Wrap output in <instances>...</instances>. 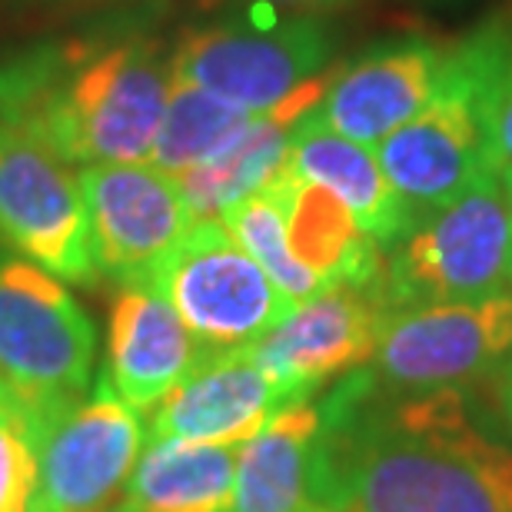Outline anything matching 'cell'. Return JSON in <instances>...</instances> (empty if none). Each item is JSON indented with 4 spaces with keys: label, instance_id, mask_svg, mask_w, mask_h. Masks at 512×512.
<instances>
[{
    "label": "cell",
    "instance_id": "28",
    "mask_svg": "<svg viewBox=\"0 0 512 512\" xmlns=\"http://www.w3.org/2000/svg\"><path fill=\"white\" fill-rule=\"evenodd\" d=\"M310 512H340V509H330V506H313Z\"/></svg>",
    "mask_w": 512,
    "mask_h": 512
},
{
    "label": "cell",
    "instance_id": "14",
    "mask_svg": "<svg viewBox=\"0 0 512 512\" xmlns=\"http://www.w3.org/2000/svg\"><path fill=\"white\" fill-rule=\"evenodd\" d=\"M303 403L270 380L253 360L250 346L210 353L187 380L163 399L147 423V443L183 439V443L243 446L280 409Z\"/></svg>",
    "mask_w": 512,
    "mask_h": 512
},
{
    "label": "cell",
    "instance_id": "10",
    "mask_svg": "<svg viewBox=\"0 0 512 512\" xmlns=\"http://www.w3.org/2000/svg\"><path fill=\"white\" fill-rule=\"evenodd\" d=\"M97 270L120 286L150 283L193 227L173 173L153 163H97L80 170Z\"/></svg>",
    "mask_w": 512,
    "mask_h": 512
},
{
    "label": "cell",
    "instance_id": "16",
    "mask_svg": "<svg viewBox=\"0 0 512 512\" xmlns=\"http://www.w3.org/2000/svg\"><path fill=\"white\" fill-rule=\"evenodd\" d=\"M330 74L333 70L306 80L283 104L253 114L210 157H203L197 167L177 173L180 193L187 200L193 220H220L223 210L233 207L237 200L266 190V183L290 163L296 127L306 114L320 107Z\"/></svg>",
    "mask_w": 512,
    "mask_h": 512
},
{
    "label": "cell",
    "instance_id": "22",
    "mask_svg": "<svg viewBox=\"0 0 512 512\" xmlns=\"http://www.w3.org/2000/svg\"><path fill=\"white\" fill-rule=\"evenodd\" d=\"M223 227L233 233V240L247 250L256 263L263 266V273L280 286V293L290 303H306L326 286L296 260L286 240V223L280 203L273 200L270 190H260L253 197L237 200L233 207L223 210Z\"/></svg>",
    "mask_w": 512,
    "mask_h": 512
},
{
    "label": "cell",
    "instance_id": "12",
    "mask_svg": "<svg viewBox=\"0 0 512 512\" xmlns=\"http://www.w3.org/2000/svg\"><path fill=\"white\" fill-rule=\"evenodd\" d=\"M383 316L386 306L376 286L336 283L296 303L250 353L293 399H310L316 386L373 360Z\"/></svg>",
    "mask_w": 512,
    "mask_h": 512
},
{
    "label": "cell",
    "instance_id": "20",
    "mask_svg": "<svg viewBox=\"0 0 512 512\" xmlns=\"http://www.w3.org/2000/svg\"><path fill=\"white\" fill-rule=\"evenodd\" d=\"M240 446L147 443L124 486L117 512H223L233 493Z\"/></svg>",
    "mask_w": 512,
    "mask_h": 512
},
{
    "label": "cell",
    "instance_id": "7",
    "mask_svg": "<svg viewBox=\"0 0 512 512\" xmlns=\"http://www.w3.org/2000/svg\"><path fill=\"white\" fill-rule=\"evenodd\" d=\"M333 37L316 17L273 24H210L180 37L170 57L173 77L263 114L330 64Z\"/></svg>",
    "mask_w": 512,
    "mask_h": 512
},
{
    "label": "cell",
    "instance_id": "11",
    "mask_svg": "<svg viewBox=\"0 0 512 512\" xmlns=\"http://www.w3.org/2000/svg\"><path fill=\"white\" fill-rule=\"evenodd\" d=\"M147 443L137 409L100 380L90 403L64 409L47 426L27 512H104L127 486Z\"/></svg>",
    "mask_w": 512,
    "mask_h": 512
},
{
    "label": "cell",
    "instance_id": "26",
    "mask_svg": "<svg viewBox=\"0 0 512 512\" xmlns=\"http://www.w3.org/2000/svg\"><path fill=\"white\" fill-rule=\"evenodd\" d=\"M499 180H503L506 210H509V276H512V170H499Z\"/></svg>",
    "mask_w": 512,
    "mask_h": 512
},
{
    "label": "cell",
    "instance_id": "1",
    "mask_svg": "<svg viewBox=\"0 0 512 512\" xmlns=\"http://www.w3.org/2000/svg\"><path fill=\"white\" fill-rule=\"evenodd\" d=\"M320 506L340 512H512V453L466 396L340 376L320 403Z\"/></svg>",
    "mask_w": 512,
    "mask_h": 512
},
{
    "label": "cell",
    "instance_id": "13",
    "mask_svg": "<svg viewBox=\"0 0 512 512\" xmlns=\"http://www.w3.org/2000/svg\"><path fill=\"white\" fill-rule=\"evenodd\" d=\"M449 54L453 50L416 37L376 47L333 70L313 114L340 137L376 147L429 104Z\"/></svg>",
    "mask_w": 512,
    "mask_h": 512
},
{
    "label": "cell",
    "instance_id": "2",
    "mask_svg": "<svg viewBox=\"0 0 512 512\" xmlns=\"http://www.w3.org/2000/svg\"><path fill=\"white\" fill-rule=\"evenodd\" d=\"M173 87L157 37L90 27L0 50V124L70 167L150 160Z\"/></svg>",
    "mask_w": 512,
    "mask_h": 512
},
{
    "label": "cell",
    "instance_id": "24",
    "mask_svg": "<svg viewBox=\"0 0 512 512\" xmlns=\"http://www.w3.org/2000/svg\"><path fill=\"white\" fill-rule=\"evenodd\" d=\"M479 114L489 163L512 170V47L499 30H479Z\"/></svg>",
    "mask_w": 512,
    "mask_h": 512
},
{
    "label": "cell",
    "instance_id": "17",
    "mask_svg": "<svg viewBox=\"0 0 512 512\" xmlns=\"http://www.w3.org/2000/svg\"><path fill=\"white\" fill-rule=\"evenodd\" d=\"M320 406L280 409L240 446L233 493L223 512H310L320 506Z\"/></svg>",
    "mask_w": 512,
    "mask_h": 512
},
{
    "label": "cell",
    "instance_id": "9",
    "mask_svg": "<svg viewBox=\"0 0 512 512\" xmlns=\"http://www.w3.org/2000/svg\"><path fill=\"white\" fill-rule=\"evenodd\" d=\"M512 356V293L473 303L386 310L373 350L376 380L393 389H446L493 373Z\"/></svg>",
    "mask_w": 512,
    "mask_h": 512
},
{
    "label": "cell",
    "instance_id": "5",
    "mask_svg": "<svg viewBox=\"0 0 512 512\" xmlns=\"http://www.w3.org/2000/svg\"><path fill=\"white\" fill-rule=\"evenodd\" d=\"M207 353L253 346L296 303L233 240L223 220H193L160 270L150 276Z\"/></svg>",
    "mask_w": 512,
    "mask_h": 512
},
{
    "label": "cell",
    "instance_id": "21",
    "mask_svg": "<svg viewBox=\"0 0 512 512\" xmlns=\"http://www.w3.org/2000/svg\"><path fill=\"white\" fill-rule=\"evenodd\" d=\"M250 117L253 114H247V110L233 107L227 100L173 77L167 110H163L160 130L153 137L147 163L177 177V173L197 167L203 157H210Z\"/></svg>",
    "mask_w": 512,
    "mask_h": 512
},
{
    "label": "cell",
    "instance_id": "27",
    "mask_svg": "<svg viewBox=\"0 0 512 512\" xmlns=\"http://www.w3.org/2000/svg\"><path fill=\"white\" fill-rule=\"evenodd\" d=\"M506 413H509V426H512V356H509V376H506Z\"/></svg>",
    "mask_w": 512,
    "mask_h": 512
},
{
    "label": "cell",
    "instance_id": "29",
    "mask_svg": "<svg viewBox=\"0 0 512 512\" xmlns=\"http://www.w3.org/2000/svg\"><path fill=\"white\" fill-rule=\"evenodd\" d=\"M509 47H512V37H509Z\"/></svg>",
    "mask_w": 512,
    "mask_h": 512
},
{
    "label": "cell",
    "instance_id": "23",
    "mask_svg": "<svg viewBox=\"0 0 512 512\" xmlns=\"http://www.w3.org/2000/svg\"><path fill=\"white\" fill-rule=\"evenodd\" d=\"M54 419L0 380V512H27L40 443Z\"/></svg>",
    "mask_w": 512,
    "mask_h": 512
},
{
    "label": "cell",
    "instance_id": "25",
    "mask_svg": "<svg viewBox=\"0 0 512 512\" xmlns=\"http://www.w3.org/2000/svg\"><path fill=\"white\" fill-rule=\"evenodd\" d=\"M270 4L296 7V10H333V7H346V4H353V0H270Z\"/></svg>",
    "mask_w": 512,
    "mask_h": 512
},
{
    "label": "cell",
    "instance_id": "18",
    "mask_svg": "<svg viewBox=\"0 0 512 512\" xmlns=\"http://www.w3.org/2000/svg\"><path fill=\"white\" fill-rule=\"evenodd\" d=\"M280 203L293 256L323 286H376L386 250L363 233L350 207L320 183L300 177L290 163L266 183Z\"/></svg>",
    "mask_w": 512,
    "mask_h": 512
},
{
    "label": "cell",
    "instance_id": "6",
    "mask_svg": "<svg viewBox=\"0 0 512 512\" xmlns=\"http://www.w3.org/2000/svg\"><path fill=\"white\" fill-rule=\"evenodd\" d=\"M376 157L416 223L456 200L479 173L493 167L479 114L476 37L453 47L436 94L413 120L376 143Z\"/></svg>",
    "mask_w": 512,
    "mask_h": 512
},
{
    "label": "cell",
    "instance_id": "4",
    "mask_svg": "<svg viewBox=\"0 0 512 512\" xmlns=\"http://www.w3.org/2000/svg\"><path fill=\"white\" fill-rule=\"evenodd\" d=\"M94 353V323L64 280L0 256V380L40 413L60 416L87 389Z\"/></svg>",
    "mask_w": 512,
    "mask_h": 512
},
{
    "label": "cell",
    "instance_id": "15",
    "mask_svg": "<svg viewBox=\"0 0 512 512\" xmlns=\"http://www.w3.org/2000/svg\"><path fill=\"white\" fill-rule=\"evenodd\" d=\"M203 343L187 330L180 313L150 283L120 286L110 310V346L104 380L130 409L163 403L207 360Z\"/></svg>",
    "mask_w": 512,
    "mask_h": 512
},
{
    "label": "cell",
    "instance_id": "19",
    "mask_svg": "<svg viewBox=\"0 0 512 512\" xmlns=\"http://www.w3.org/2000/svg\"><path fill=\"white\" fill-rule=\"evenodd\" d=\"M290 167L300 177L336 193L350 207L366 237L380 243L383 250L396 247L416 227L413 213L386 180L376 147L340 137L336 130L323 127L316 114H306L296 127Z\"/></svg>",
    "mask_w": 512,
    "mask_h": 512
},
{
    "label": "cell",
    "instance_id": "3",
    "mask_svg": "<svg viewBox=\"0 0 512 512\" xmlns=\"http://www.w3.org/2000/svg\"><path fill=\"white\" fill-rule=\"evenodd\" d=\"M509 283L506 190L499 170L489 167L386 250L376 296L386 310H409L486 300L506 293Z\"/></svg>",
    "mask_w": 512,
    "mask_h": 512
},
{
    "label": "cell",
    "instance_id": "8",
    "mask_svg": "<svg viewBox=\"0 0 512 512\" xmlns=\"http://www.w3.org/2000/svg\"><path fill=\"white\" fill-rule=\"evenodd\" d=\"M0 240L64 283L94 286L100 276L77 173L7 124H0Z\"/></svg>",
    "mask_w": 512,
    "mask_h": 512
}]
</instances>
